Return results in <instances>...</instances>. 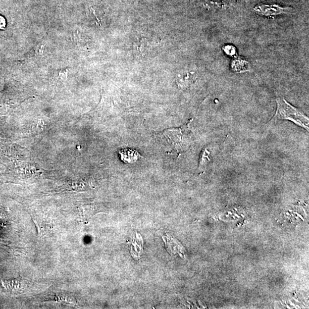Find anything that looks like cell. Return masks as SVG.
Returning <instances> with one entry per match:
<instances>
[{"instance_id":"obj_4","label":"cell","mask_w":309,"mask_h":309,"mask_svg":"<svg viewBox=\"0 0 309 309\" xmlns=\"http://www.w3.org/2000/svg\"><path fill=\"white\" fill-rule=\"evenodd\" d=\"M122 160L126 163H134L138 160L140 154L136 150L132 149H123L119 152Z\"/></svg>"},{"instance_id":"obj_2","label":"cell","mask_w":309,"mask_h":309,"mask_svg":"<svg viewBox=\"0 0 309 309\" xmlns=\"http://www.w3.org/2000/svg\"><path fill=\"white\" fill-rule=\"evenodd\" d=\"M292 10L291 8H283L280 6L266 5V4H261L257 5L254 8V11L261 15L266 16H276L283 14H287Z\"/></svg>"},{"instance_id":"obj_3","label":"cell","mask_w":309,"mask_h":309,"mask_svg":"<svg viewBox=\"0 0 309 309\" xmlns=\"http://www.w3.org/2000/svg\"><path fill=\"white\" fill-rule=\"evenodd\" d=\"M163 134L168 139L174 149L180 154L183 150L182 138L183 133L182 128L168 129L163 132Z\"/></svg>"},{"instance_id":"obj_5","label":"cell","mask_w":309,"mask_h":309,"mask_svg":"<svg viewBox=\"0 0 309 309\" xmlns=\"http://www.w3.org/2000/svg\"><path fill=\"white\" fill-rule=\"evenodd\" d=\"M231 67L235 71L243 72L248 70V63L240 58H237L233 60L231 64Z\"/></svg>"},{"instance_id":"obj_9","label":"cell","mask_w":309,"mask_h":309,"mask_svg":"<svg viewBox=\"0 0 309 309\" xmlns=\"http://www.w3.org/2000/svg\"><path fill=\"white\" fill-rule=\"evenodd\" d=\"M294 214H297V216H298L299 218H301L302 220H304L303 218V217H302L301 216H300V215H299V214H298V213H294Z\"/></svg>"},{"instance_id":"obj_7","label":"cell","mask_w":309,"mask_h":309,"mask_svg":"<svg viewBox=\"0 0 309 309\" xmlns=\"http://www.w3.org/2000/svg\"><path fill=\"white\" fill-rule=\"evenodd\" d=\"M223 49L227 55L231 56V57H233L236 54V49L234 46L232 45H226L223 47Z\"/></svg>"},{"instance_id":"obj_1","label":"cell","mask_w":309,"mask_h":309,"mask_svg":"<svg viewBox=\"0 0 309 309\" xmlns=\"http://www.w3.org/2000/svg\"><path fill=\"white\" fill-rule=\"evenodd\" d=\"M277 110L274 118L289 120L308 131V119L301 112L287 102L285 98H277Z\"/></svg>"},{"instance_id":"obj_6","label":"cell","mask_w":309,"mask_h":309,"mask_svg":"<svg viewBox=\"0 0 309 309\" xmlns=\"http://www.w3.org/2000/svg\"><path fill=\"white\" fill-rule=\"evenodd\" d=\"M3 286L7 290L20 291L22 289V282L17 280L6 281L3 282Z\"/></svg>"},{"instance_id":"obj_8","label":"cell","mask_w":309,"mask_h":309,"mask_svg":"<svg viewBox=\"0 0 309 309\" xmlns=\"http://www.w3.org/2000/svg\"><path fill=\"white\" fill-rule=\"evenodd\" d=\"M6 20L3 16H0V29H4L6 27Z\"/></svg>"}]
</instances>
